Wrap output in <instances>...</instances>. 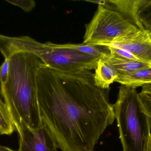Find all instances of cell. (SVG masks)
<instances>
[{
  "label": "cell",
  "instance_id": "obj_7",
  "mask_svg": "<svg viewBox=\"0 0 151 151\" xmlns=\"http://www.w3.org/2000/svg\"><path fill=\"white\" fill-rule=\"evenodd\" d=\"M103 46L125 50L140 61L151 64V39L146 30L137 28L112 43Z\"/></svg>",
  "mask_w": 151,
  "mask_h": 151
},
{
  "label": "cell",
  "instance_id": "obj_10",
  "mask_svg": "<svg viewBox=\"0 0 151 151\" xmlns=\"http://www.w3.org/2000/svg\"><path fill=\"white\" fill-rule=\"evenodd\" d=\"M115 82L134 89L151 84V67L118 75Z\"/></svg>",
  "mask_w": 151,
  "mask_h": 151
},
{
  "label": "cell",
  "instance_id": "obj_1",
  "mask_svg": "<svg viewBox=\"0 0 151 151\" xmlns=\"http://www.w3.org/2000/svg\"><path fill=\"white\" fill-rule=\"evenodd\" d=\"M90 70L64 73L42 64L35 75L38 105L62 151H94L115 114L109 90L95 85Z\"/></svg>",
  "mask_w": 151,
  "mask_h": 151
},
{
  "label": "cell",
  "instance_id": "obj_19",
  "mask_svg": "<svg viewBox=\"0 0 151 151\" xmlns=\"http://www.w3.org/2000/svg\"><path fill=\"white\" fill-rule=\"evenodd\" d=\"M148 151H151V136L149 140V147H148Z\"/></svg>",
  "mask_w": 151,
  "mask_h": 151
},
{
  "label": "cell",
  "instance_id": "obj_11",
  "mask_svg": "<svg viewBox=\"0 0 151 151\" xmlns=\"http://www.w3.org/2000/svg\"><path fill=\"white\" fill-rule=\"evenodd\" d=\"M136 17L137 28L151 31V0H136Z\"/></svg>",
  "mask_w": 151,
  "mask_h": 151
},
{
  "label": "cell",
  "instance_id": "obj_3",
  "mask_svg": "<svg viewBox=\"0 0 151 151\" xmlns=\"http://www.w3.org/2000/svg\"><path fill=\"white\" fill-rule=\"evenodd\" d=\"M0 52L5 59L15 53H32L48 67L64 73L95 69L99 58L57 47L51 42L42 43L27 36L10 37L0 34Z\"/></svg>",
  "mask_w": 151,
  "mask_h": 151
},
{
  "label": "cell",
  "instance_id": "obj_4",
  "mask_svg": "<svg viewBox=\"0 0 151 151\" xmlns=\"http://www.w3.org/2000/svg\"><path fill=\"white\" fill-rule=\"evenodd\" d=\"M123 151H148L151 120L142 112L136 89L122 85L113 105Z\"/></svg>",
  "mask_w": 151,
  "mask_h": 151
},
{
  "label": "cell",
  "instance_id": "obj_2",
  "mask_svg": "<svg viewBox=\"0 0 151 151\" xmlns=\"http://www.w3.org/2000/svg\"><path fill=\"white\" fill-rule=\"evenodd\" d=\"M42 62L36 56L19 52L10 58L7 82L0 92L18 133L24 126L36 130L42 126L36 93L35 75Z\"/></svg>",
  "mask_w": 151,
  "mask_h": 151
},
{
  "label": "cell",
  "instance_id": "obj_14",
  "mask_svg": "<svg viewBox=\"0 0 151 151\" xmlns=\"http://www.w3.org/2000/svg\"><path fill=\"white\" fill-rule=\"evenodd\" d=\"M138 100L142 112L151 120V92L141 91L138 93Z\"/></svg>",
  "mask_w": 151,
  "mask_h": 151
},
{
  "label": "cell",
  "instance_id": "obj_8",
  "mask_svg": "<svg viewBox=\"0 0 151 151\" xmlns=\"http://www.w3.org/2000/svg\"><path fill=\"white\" fill-rule=\"evenodd\" d=\"M101 58L113 67L117 72L118 76L140 69L151 67L150 63L123 59L112 55L110 52Z\"/></svg>",
  "mask_w": 151,
  "mask_h": 151
},
{
  "label": "cell",
  "instance_id": "obj_6",
  "mask_svg": "<svg viewBox=\"0 0 151 151\" xmlns=\"http://www.w3.org/2000/svg\"><path fill=\"white\" fill-rule=\"evenodd\" d=\"M19 147L17 151H57L58 144L46 125L36 130L24 126L19 132Z\"/></svg>",
  "mask_w": 151,
  "mask_h": 151
},
{
  "label": "cell",
  "instance_id": "obj_15",
  "mask_svg": "<svg viewBox=\"0 0 151 151\" xmlns=\"http://www.w3.org/2000/svg\"><path fill=\"white\" fill-rule=\"evenodd\" d=\"M6 2L21 8L25 12H30L35 8L36 3L33 0H6Z\"/></svg>",
  "mask_w": 151,
  "mask_h": 151
},
{
  "label": "cell",
  "instance_id": "obj_13",
  "mask_svg": "<svg viewBox=\"0 0 151 151\" xmlns=\"http://www.w3.org/2000/svg\"><path fill=\"white\" fill-rule=\"evenodd\" d=\"M16 129L9 110L0 98V134H12Z\"/></svg>",
  "mask_w": 151,
  "mask_h": 151
},
{
  "label": "cell",
  "instance_id": "obj_18",
  "mask_svg": "<svg viewBox=\"0 0 151 151\" xmlns=\"http://www.w3.org/2000/svg\"><path fill=\"white\" fill-rule=\"evenodd\" d=\"M0 151H14L11 150L8 147H4V146H1L0 145Z\"/></svg>",
  "mask_w": 151,
  "mask_h": 151
},
{
  "label": "cell",
  "instance_id": "obj_20",
  "mask_svg": "<svg viewBox=\"0 0 151 151\" xmlns=\"http://www.w3.org/2000/svg\"><path fill=\"white\" fill-rule=\"evenodd\" d=\"M149 34H150V37L151 39V32H149Z\"/></svg>",
  "mask_w": 151,
  "mask_h": 151
},
{
  "label": "cell",
  "instance_id": "obj_12",
  "mask_svg": "<svg viewBox=\"0 0 151 151\" xmlns=\"http://www.w3.org/2000/svg\"><path fill=\"white\" fill-rule=\"evenodd\" d=\"M56 45L59 48L73 50L99 58L103 57L110 52V51L107 47L91 45L87 43H66L63 44H56Z\"/></svg>",
  "mask_w": 151,
  "mask_h": 151
},
{
  "label": "cell",
  "instance_id": "obj_16",
  "mask_svg": "<svg viewBox=\"0 0 151 151\" xmlns=\"http://www.w3.org/2000/svg\"><path fill=\"white\" fill-rule=\"evenodd\" d=\"M110 51V52L112 55L116 56L120 58L123 59H129V60L140 61L137 59L134 56H133L129 51L119 48L112 47H107ZM147 63V62H146Z\"/></svg>",
  "mask_w": 151,
  "mask_h": 151
},
{
  "label": "cell",
  "instance_id": "obj_5",
  "mask_svg": "<svg viewBox=\"0 0 151 151\" xmlns=\"http://www.w3.org/2000/svg\"><path fill=\"white\" fill-rule=\"evenodd\" d=\"M137 28L118 12L98 5L91 21L86 25L83 43L104 46Z\"/></svg>",
  "mask_w": 151,
  "mask_h": 151
},
{
  "label": "cell",
  "instance_id": "obj_9",
  "mask_svg": "<svg viewBox=\"0 0 151 151\" xmlns=\"http://www.w3.org/2000/svg\"><path fill=\"white\" fill-rule=\"evenodd\" d=\"M95 70V85L102 89H109L110 85L118 78L115 69L102 58L99 59Z\"/></svg>",
  "mask_w": 151,
  "mask_h": 151
},
{
  "label": "cell",
  "instance_id": "obj_17",
  "mask_svg": "<svg viewBox=\"0 0 151 151\" xmlns=\"http://www.w3.org/2000/svg\"><path fill=\"white\" fill-rule=\"evenodd\" d=\"M10 59H5L0 66V82L4 84L7 82L9 72Z\"/></svg>",
  "mask_w": 151,
  "mask_h": 151
}]
</instances>
